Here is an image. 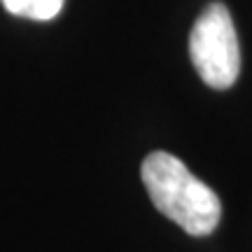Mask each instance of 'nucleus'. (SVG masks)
Instances as JSON below:
<instances>
[{"label":"nucleus","mask_w":252,"mask_h":252,"mask_svg":"<svg viewBox=\"0 0 252 252\" xmlns=\"http://www.w3.org/2000/svg\"><path fill=\"white\" fill-rule=\"evenodd\" d=\"M140 178L157 210L189 236H210L217 229L222 217L220 196L175 154H147L140 166Z\"/></svg>","instance_id":"nucleus-1"},{"label":"nucleus","mask_w":252,"mask_h":252,"mask_svg":"<svg viewBox=\"0 0 252 252\" xmlns=\"http://www.w3.org/2000/svg\"><path fill=\"white\" fill-rule=\"evenodd\" d=\"M0 2L9 14L35 19V21H49L63 9L65 0H0Z\"/></svg>","instance_id":"nucleus-3"},{"label":"nucleus","mask_w":252,"mask_h":252,"mask_svg":"<svg viewBox=\"0 0 252 252\" xmlns=\"http://www.w3.org/2000/svg\"><path fill=\"white\" fill-rule=\"evenodd\" d=\"M189 56L198 77L210 89L224 91L236 84L241 72V47L226 5L210 2L198 14L189 33Z\"/></svg>","instance_id":"nucleus-2"}]
</instances>
